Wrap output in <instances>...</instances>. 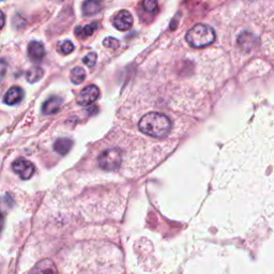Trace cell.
<instances>
[{
  "instance_id": "obj_20",
  "label": "cell",
  "mask_w": 274,
  "mask_h": 274,
  "mask_svg": "<svg viewBox=\"0 0 274 274\" xmlns=\"http://www.w3.org/2000/svg\"><path fill=\"white\" fill-rule=\"evenodd\" d=\"M2 26H4L5 25V14L2 12Z\"/></svg>"
},
{
  "instance_id": "obj_13",
  "label": "cell",
  "mask_w": 274,
  "mask_h": 274,
  "mask_svg": "<svg viewBox=\"0 0 274 274\" xmlns=\"http://www.w3.org/2000/svg\"><path fill=\"white\" fill-rule=\"evenodd\" d=\"M43 75H44V71H43L42 67H40V66H32V67H30L29 70L27 71L26 78H27V81L29 83L33 84V83L39 82L40 79L43 77Z\"/></svg>"
},
{
  "instance_id": "obj_18",
  "label": "cell",
  "mask_w": 274,
  "mask_h": 274,
  "mask_svg": "<svg viewBox=\"0 0 274 274\" xmlns=\"http://www.w3.org/2000/svg\"><path fill=\"white\" fill-rule=\"evenodd\" d=\"M103 45L106 48H109L111 50H116L119 48V41L115 38H106L104 41H103Z\"/></svg>"
},
{
  "instance_id": "obj_7",
  "label": "cell",
  "mask_w": 274,
  "mask_h": 274,
  "mask_svg": "<svg viewBox=\"0 0 274 274\" xmlns=\"http://www.w3.org/2000/svg\"><path fill=\"white\" fill-rule=\"evenodd\" d=\"M29 274H58V270L52 259H43L34 266Z\"/></svg>"
},
{
  "instance_id": "obj_11",
  "label": "cell",
  "mask_w": 274,
  "mask_h": 274,
  "mask_svg": "<svg viewBox=\"0 0 274 274\" xmlns=\"http://www.w3.org/2000/svg\"><path fill=\"white\" fill-rule=\"evenodd\" d=\"M73 146V142L68 139H59L57 140L54 144V149L56 152H58L61 155H65L68 151L71 150Z\"/></svg>"
},
{
  "instance_id": "obj_5",
  "label": "cell",
  "mask_w": 274,
  "mask_h": 274,
  "mask_svg": "<svg viewBox=\"0 0 274 274\" xmlns=\"http://www.w3.org/2000/svg\"><path fill=\"white\" fill-rule=\"evenodd\" d=\"M100 97V89L95 85H89L84 88L77 97V103L82 106L93 104Z\"/></svg>"
},
{
  "instance_id": "obj_15",
  "label": "cell",
  "mask_w": 274,
  "mask_h": 274,
  "mask_svg": "<svg viewBox=\"0 0 274 274\" xmlns=\"http://www.w3.org/2000/svg\"><path fill=\"white\" fill-rule=\"evenodd\" d=\"M101 9L100 3L96 2H86L83 5V13L85 15H94L98 13Z\"/></svg>"
},
{
  "instance_id": "obj_14",
  "label": "cell",
  "mask_w": 274,
  "mask_h": 274,
  "mask_svg": "<svg viewBox=\"0 0 274 274\" xmlns=\"http://www.w3.org/2000/svg\"><path fill=\"white\" fill-rule=\"evenodd\" d=\"M85 78H86V72H85L84 68L76 66L71 71V81H72V83H74L76 85H79V84H82L85 81Z\"/></svg>"
},
{
  "instance_id": "obj_4",
  "label": "cell",
  "mask_w": 274,
  "mask_h": 274,
  "mask_svg": "<svg viewBox=\"0 0 274 274\" xmlns=\"http://www.w3.org/2000/svg\"><path fill=\"white\" fill-rule=\"evenodd\" d=\"M12 169L16 175L19 176L20 179L22 180H28L32 177L34 174V166L33 164L28 161V159L24 157H19L13 162L12 164Z\"/></svg>"
},
{
  "instance_id": "obj_16",
  "label": "cell",
  "mask_w": 274,
  "mask_h": 274,
  "mask_svg": "<svg viewBox=\"0 0 274 274\" xmlns=\"http://www.w3.org/2000/svg\"><path fill=\"white\" fill-rule=\"evenodd\" d=\"M58 51L64 55L70 54L74 51V45L71 41H63L58 44Z\"/></svg>"
},
{
  "instance_id": "obj_12",
  "label": "cell",
  "mask_w": 274,
  "mask_h": 274,
  "mask_svg": "<svg viewBox=\"0 0 274 274\" xmlns=\"http://www.w3.org/2000/svg\"><path fill=\"white\" fill-rule=\"evenodd\" d=\"M98 25H99L98 22H90V24L86 26H79L75 29V34L79 38L89 37L97 30Z\"/></svg>"
},
{
  "instance_id": "obj_10",
  "label": "cell",
  "mask_w": 274,
  "mask_h": 274,
  "mask_svg": "<svg viewBox=\"0 0 274 274\" xmlns=\"http://www.w3.org/2000/svg\"><path fill=\"white\" fill-rule=\"evenodd\" d=\"M28 55L33 61H41L45 56L44 45L38 41L30 42L28 45Z\"/></svg>"
},
{
  "instance_id": "obj_9",
  "label": "cell",
  "mask_w": 274,
  "mask_h": 274,
  "mask_svg": "<svg viewBox=\"0 0 274 274\" xmlns=\"http://www.w3.org/2000/svg\"><path fill=\"white\" fill-rule=\"evenodd\" d=\"M62 105V99L58 96H54L43 103L42 110L45 115H52L60 109Z\"/></svg>"
},
{
  "instance_id": "obj_1",
  "label": "cell",
  "mask_w": 274,
  "mask_h": 274,
  "mask_svg": "<svg viewBox=\"0 0 274 274\" xmlns=\"http://www.w3.org/2000/svg\"><path fill=\"white\" fill-rule=\"evenodd\" d=\"M139 129L142 133L148 136L163 139L169 134L171 130V121L162 112L150 111L141 118Z\"/></svg>"
},
{
  "instance_id": "obj_6",
  "label": "cell",
  "mask_w": 274,
  "mask_h": 274,
  "mask_svg": "<svg viewBox=\"0 0 274 274\" xmlns=\"http://www.w3.org/2000/svg\"><path fill=\"white\" fill-rule=\"evenodd\" d=\"M112 24L120 31H127L133 25V16L127 10H122L115 16Z\"/></svg>"
},
{
  "instance_id": "obj_8",
  "label": "cell",
  "mask_w": 274,
  "mask_h": 274,
  "mask_svg": "<svg viewBox=\"0 0 274 274\" xmlns=\"http://www.w3.org/2000/svg\"><path fill=\"white\" fill-rule=\"evenodd\" d=\"M22 99H24V90L17 86H14L7 91V94L4 97V102L8 105H15L21 102Z\"/></svg>"
},
{
  "instance_id": "obj_3",
  "label": "cell",
  "mask_w": 274,
  "mask_h": 274,
  "mask_svg": "<svg viewBox=\"0 0 274 274\" xmlns=\"http://www.w3.org/2000/svg\"><path fill=\"white\" fill-rule=\"evenodd\" d=\"M121 164V151L117 148H109L103 151L99 156V165L107 171L116 170Z\"/></svg>"
},
{
  "instance_id": "obj_19",
  "label": "cell",
  "mask_w": 274,
  "mask_h": 274,
  "mask_svg": "<svg viewBox=\"0 0 274 274\" xmlns=\"http://www.w3.org/2000/svg\"><path fill=\"white\" fill-rule=\"evenodd\" d=\"M144 9L147 11V12H154V11L157 9V3L154 2V0H146V2L143 3Z\"/></svg>"
},
{
  "instance_id": "obj_2",
  "label": "cell",
  "mask_w": 274,
  "mask_h": 274,
  "mask_svg": "<svg viewBox=\"0 0 274 274\" xmlns=\"http://www.w3.org/2000/svg\"><path fill=\"white\" fill-rule=\"evenodd\" d=\"M187 42L194 49H201L208 47L215 40V32L211 26L197 24L193 26L186 36Z\"/></svg>"
},
{
  "instance_id": "obj_17",
  "label": "cell",
  "mask_w": 274,
  "mask_h": 274,
  "mask_svg": "<svg viewBox=\"0 0 274 274\" xmlns=\"http://www.w3.org/2000/svg\"><path fill=\"white\" fill-rule=\"evenodd\" d=\"M84 63L88 67H94L97 62V54L96 53H89L86 57H84Z\"/></svg>"
}]
</instances>
